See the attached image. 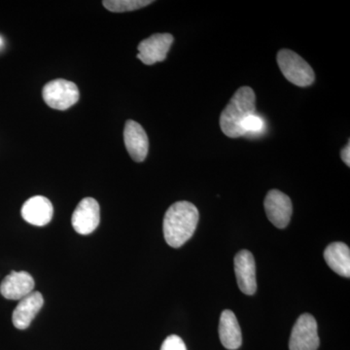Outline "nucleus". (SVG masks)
<instances>
[{
    "mask_svg": "<svg viewBox=\"0 0 350 350\" xmlns=\"http://www.w3.org/2000/svg\"><path fill=\"white\" fill-rule=\"evenodd\" d=\"M199 211L192 202L182 200L172 204L163 218V237L170 246L181 247L192 238L199 223Z\"/></svg>",
    "mask_w": 350,
    "mask_h": 350,
    "instance_id": "f257e3e1",
    "label": "nucleus"
},
{
    "mask_svg": "<svg viewBox=\"0 0 350 350\" xmlns=\"http://www.w3.org/2000/svg\"><path fill=\"white\" fill-rule=\"evenodd\" d=\"M256 96L250 87L239 88L221 113L220 126L228 137H244L243 124L251 114L256 113Z\"/></svg>",
    "mask_w": 350,
    "mask_h": 350,
    "instance_id": "f03ea898",
    "label": "nucleus"
},
{
    "mask_svg": "<svg viewBox=\"0 0 350 350\" xmlns=\"http://www.w3.org/2000/svg\"><path fill=\"white\" fill-rule=\"evenodd\" d=\"M276 59L283 76L292 84L308 87L314 82L315 75L312 66L293 51L280 50Z\"/></svg>",
    "mask_w": 350,
    "mask_h": 350,
    "instance_id": "7ed1b4c3",
    "label": "nucleus"
},
{
    "mask_svg": "<svg viewBox=\"0 0 350 350\" xmlns=\"http://www.w3.org/2000/svg\"><path fill=\"white\" fill-rule=\"evenodd\" d=\"M44 101L51 108L66 110L79 100V90L73 82L57 79L51 81L43 88Z\"/></svg>",
    "mask_w": 350,
    "mask_h": 350,
    "instance_id": "20e7f679",
    "label": "nucleus"
},
{
    "mask_svg": "<svg viewBox=\"0 0 350 350\" xmlns=\"http://www.w3.org/2000/svg\"><path fill=\"white\" fill-rule=\"evenodd\" d=\"M320 345L317 320L305 313L297 320L290 337V350H317Z\"/></svg>",
    "mask_w": 350,
    "mask_h": 350,
    "instance_id": "39448f33",
    "label": "nucleus"
},
{
    "mask_svg": "<svg viewBox=\"0 0 350 350\" xmlns=\"http://www.w3.org/2000/svg\"><path fill=\"white\" fill-rule=\"evenodd\" d=\"M174 40L170 33L153 34L138 45L137 59L147 66L165 61Z\"/></svg>",
    "mask_w": 350,
    "mask_h": 350,
    "instance_id": "423d86ee",
    "label": "nucleus"
},
{
    "mask_svg": "<svg viewBox=\"0 0 350 350\" xmlns=\"http://www.w3.org/2000/svg\"><path fill=\"white\" fill-rule=\"evenodd\" d=\"M267 217L278 229H284L291 220L293 207L290 198L278 190H271L264 202Z\"/></svg>",
    "mask_w": 350,
    "mask_h": 350,
    "instance_id": "0eeeda50",
    "label": "nucleus"
},
{
    "mask_svg": "<svg viewBox=\"0 0 350 350\" xmlns=\"http://www.w3.org/2000/svg\"><path fill=\"white\" fill-rule=\"evenodd\" d=\"M100 221V204L93 198L83 199L76 207L71 218L75 231L84 236L96 231Z\"/></svg>",
    "mask_w": 350,
    "mask_h": 350,
    "instance_id": "6e6552de",
    "label": "nucleus"
},
{
    "mask_svg": "<svg viewBox=\"0 0 350 350\" xmlns=\"http://www.w3.org/2000/svg\"><path fill=\"white\" fill-rule=\"evenodd\" d=\"M234 271L239 289L245 295L255 294L257 290L256 267L252 253L239 251L234 257Z\"/></svg>",
    "mask_w": 350,
    "mask_h": 350,
    "instance_id": "1a4fd4ad",
    "label": "nucleus"
},
{
    "mask_svg": "<svg viewBox=\"0 0 350 350\" xmlns=\"http://www.w3.org/2000/svg\"><path fill=\"white\" fill-rule=\"evenodd\" d=\"M33 278L27 271H12L0 285V293L7 300L20 301L33 292Z\"/></svg>",
    "mask_w": 350,
    "mask_h": 350,
    "instance_id": "9d476101",
    "label": "nucleus"
},
{
    "mask_svg": "<svg viewBox=\"0 0 350 350\" xmlns=\"http://www.w3.org/2000/svg\"><path fill=\"white\" fill-rule=\"evenodd\" d=\"M124 140L131 159L135 162H144L149 150L148 137L144 129L137 122L129 120L124 130Z\"/></svg>",
    "mask_w": 350,
    "mask_h": 350,
    "instance_id": "9b49d317",
    "label": "nucleus"
},
{
    "mask_svg": "<svg viewBox=\"0 0 350 350\" xmlns=\"http://www.w3.org/2000/svg\"><path fill=\"white\" fill-rule=\"evenodd\" d=\"M44 304L42 294L33 291L20 300L13 312L14 326L19 330L29 328L38 313L40 312Z\"/></svg>",
    "mask_w": 350,
    "mask_h": 350,
    "instance_id": "f8f14e48",
    "label": "nucleus"
},
{
    "mask_svg": "<svg viewBox=\"0 0 350 350\" xmlns=\"http://www.w3.org/2000/svg\"><path fill=\"white\" fill-rule=\"evenodd\" d=\"M54 208L52 202L43 196H36L25 202L22 207V216L29 224L42 227L49 224L53 218Z\"/></svg>",
    "mask_w": 350,
    "mask_h": 350,
    "instance_id": "ddd939ff",
    "label": "nucleus"
},
{
    "mask_svg": "<svg viewBox=\"0 0 350 350\" xmlns=\"http://www.w3.org/2000/svg\"><path fill=\"white\" fill-rule=\"evenodd\" d=\"M219 337H220L221 344L227 349H238L243 344L241 327L236 315L232 310H225L221 313Z\"/></svg>",
    "mask_w": 350,
    "mask_h": 350,
    "instance_id": "4468645a",
    "label": "nucleus"
},
{
    "mask_svg": "<svg viewBox=\"0 0 350 350\" xmlns=\"http://www.w3.org/2000/svg\"><path fill=\"white\" fill-rule=\"evenodd\" d=\"M327 265L338 275L349 278L350 250L347 244L334 243L327 246L324 251Z\"/></svg>",
    "mask_w": 350,
    "mask_h": 350,
    "instance_id": "2eb2a0df",
    "label": "nucleus"
},
{
    "mask_svg": "<svg viewBox=\"0 0 350 350\" xmlns=\"http://www.w3.org/2000/svg\"><path fill=\"white\" fill-rule=\"evenodd\" d=\"M150 0H105L103 6L114 13L129 12L150 5Z\"/></svg>",
    "mask_w": 350,
    "mask_h": 350,
    "instance_id": "dca6fc26",
    "label": "nucleus"
},
{
    "mask_svg": "<svg viewBox=\"0 0 350 350\" xmlns=\"http://www.w3.org/2000/svg\"><path fill=\"white\" fill-rule=\"evenodd\" d=\"M265 130V121L260 115L257 113L251 114L243 124V131L244 135H261L262 131Z\"/></svg>",
    "mask_w": 350,
    "mask_h": 350,
    "instance_id": "f3484780",
    "label": "nucleus"
},
{
    "mask_svg": "<svg viewBox=\"0 0 350 350\" xmlns=\"http://www.w3.org/2000/svg\"><path fill=\"white\" fill-rule=\"evenodd\" d=\"M161 350H187V347L180 337L172 335L163 340Z\"/></svg>",
    "mask_w": 350,
    "mask_h": 350,
    "instance_id": "a211bd4d",
    "label": "nucleus"
},
{
    "mask_svg": "<svg viewBox=\"0 0 350 350\" xmlns=\"http://www.w3.org/2000/svg\"><path fill=\"white\" fill-rule=\"evenodd\" d=\"M340 157H342V161L347 167H350V145L349 142L347 144V146L342 149V152H340Z\"/></svg>",
    "mask_w": 350,
    "mask_h": 350,
    "instance_id": "6ab92c4d",
    "label": "nucleus"
},
{
    "mask_svg": "<svg viewBox=\"0 0 350 350\" xmlns=\"http://www.w3.org/2000/svg\"><path fill=\"white\" fill-rule=\"evenodd\" d=\"M1 44H2V39L0 38V45H1Z\"/></svg>",
    "mask_w": 350,
    "mask_h": 350,
    "instance_id": "aec40b11",
    "label": "nucleus"
}]
</instances>
